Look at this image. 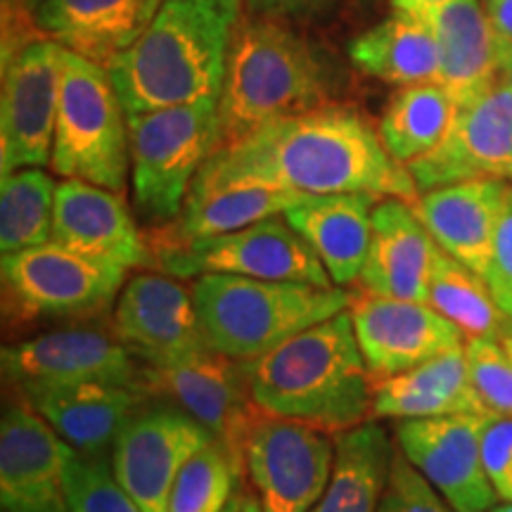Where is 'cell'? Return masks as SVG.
Instances as JSON below:
<instances>
[{
	"instance_id": "6da1fadb",
	"label": "cell",
	"mask_w": 512,
	"mask_h": 512,
	"mask_svg": "<svg viewBox=\"0 0 512 512\" xmlns=\"http://www.w3.org/2000/svg\"><path fill=\"white\" fill-rule=\"evenodd\" d=\"M228 188H268L309 197L373 192L408 202L420 195L408 166L389 155L373 121L342 102L275 119L211 152L190 195Z\"/></svg>"
},
{
	"instance_id": "7a4b0ae2",
	"label": "cell",
	"mask_w": 512,
	"mask_h": 512,
	"mask_svg": "<svg viewBox=\"0 0 512 512\" xmlns=\"http://www.w3.org/2000/svg\"><path fill=\"white\" fill-rule=\"evenodd\" d=\"M242 0H162L136 41L107 64L126 114L219 100Z\"/></svg>"
},
{
	"instance_id": "3957f363",
	"label": "cell",
	"mask_w": 512,
	"mask_h": 512,
	"mask_svg": "<svg viewBox=\"0 0 512 512\" xmlns=\"http://www.w3.org/2000/svg\"><path fill=\"white\" fill-rule=\"evenodd\" d=\"M264 413L306 422L328 434L373 420L375 380L358 347L349 309L311 325L242 363Z\"/></svg>"
},
{
	"instance_id": "277c9868",
	"label": "cell",
	"mask_w": 512,
	"mask_h": 512,
	"mask_svg": "<svg viewBox=\"0 0 512 512\" xmlns=\"http://www.w3.org/2000/svg\"><path fill=\"white\" fill-rule=\"evenodd\" d=\"M335 88V69L318 43L285 19L245 12L230 46L214 150L275 119L335 102Z\"/></svg>"
},
{
	"instance_id": "5b68a950",
	"label": "cell",
	"mask_w": 512,
	"mask_h": 512,
	"mask_svg": "<svg viewBox=\"0 0 512 512\" xmlns=\"http://www.w3.org/2000/svg\"><path fill=\"white\" fill-rule=\"evenodd\" d=\"M209 347L247 363L311 325L347 311L351 292L245 275L202 273L192 283Z\"/></svg>"
},
{
	"instance_id": "8992f818",
	"label": "cell",
	"mask_w": 512,
	"mask_h": 512,
	"mask_svg": "<svg viewBox=\"0 0 512 512\" xmlns=\"http://www.w3.org/2000/svg\"><path fill=\"white\" fill-rule=\"evenodd\" d=\"M50 169L119 195L131 176L128 114L107 67L64 48Z\"/></svg>"
},
{
	"instance_id": "52a82bcc",
	"label": "cell",
	"mask_w": 512,
	"mask_h": 512,
	"mask_svg": "<svg viewBox=\"0 0 512 512\" xmlns=\"http://www.w3.org/2000/svg\"><path fill=\"white\" fill-rule=\"evenodd\" d=\"M219 100L128 114L133 209L147 228L174 223L216 143Z\"/></svg>"
},
{
	"instance_id": "ba28073f",
	"label": "cell",
	"mask_w": 512,
	"mask_h": 512,
	"mask_svg": "<svg viewBox=\"0 0 512 512\" xmlns=\"http://www.w3.org/2000/svg\"><path fill=\"white\" fill-rule=\"evenodd\" d=\"M64 48L34 27L3 34L0 174L50 164Z\"/></svg>"
},
{
	"instance_id": "9c48e42d",
	"label": "cell",
	"mask_w": 512,
	"mask_h": 512,
	"mask_svg": "<svg viewBox=\"0 0 512 512\" xmlns=\"http://www.w3.org/2000/svg\"><path fill=\"white\" fill-rule=\"evenodd\" d=\"M245 477L264 512H311L328 489L335 434L259 411L242 444Z\"/></svg>"
},
{
	"instance_id": "30bf717a",
	"label": "cell",
	"mask_w": 512,
	"mask_h": 512,
	"mask_svg": "<svg viewBox=\"0 0 512 512\" xmlns=\"http://www.w3.org/2000/svg\"><path fill=\"white\" fill-rule=\"evenodd\" d=\"M0 271L5 297L27 318L102 316L126 285V268L88 259L53 240L3 254Z\"/></svg>"
},
{
	"instance_id": "8fae6325",
	"label": "cell",
	"mask_w": 512,
	"mask_h": 512,
	"mask_svg": "<svg viewBox=\"0 0 512 512\" xmlns=\"http://www.w3.org/2000/svg\"><path fill=\"white\" fill-rule=\"evenodd\" d=\"M157 268L171 275L228 273L259 280H283L335 287L323 261L285 216L252 223L235 233L214 235L174 247L152 249Z\"/></svg>"
},
{
	"instance_id": "7c38bea8",
	"label": "cell",
	"mask_w": 512,
	"mask_h": 512,
	"mask_svg": "<svg viewBox=\"0 0 512 512\" xmlns=\"http://www.w3.org/2000/svg\"><path fill=\"white\" fill-rule=\"evenodd\" d=\"M216 437L202 422L155 396L121 427L112 446V467L143 512H169L181 467Z\"/></svg>"
},
{
	"instance_id": "4fadbf2b",
	"label": "cell",
	"mask_w": 512,
	"mask_h": 512,
	"mask_svg": "<svg viewBox=\"0 0 512 512\" xmlns=\"http://www.w3.org/2000/svg\"><path fill=\"white\" fill-rule=\"evenodd\" d=\"M494 413L396 420V446L456 512H489L496 489L486 475L482 439Z\"/></svg>"
},
{
	"instance_id": "5bb4252c",
	"label": "cell",
	"mask_w": 512,
	"mask_h": 512,
	"mask_svg": "<svg viewBox=\"0 0 512 512\" xmlns=\"http://www.w3.org/2000/svg\"><path fill=\"white\" fill-rule=\"evenodd\" d=\"M0 363L12 387L102 382L147 392L145 363L131 354L114 328L79 325L43 332L5 347Z\"/></svg>"
},
{
	"instance_id": "9a60e30c",
	"label": "cell",
	"mask_w": 512,
	"mask_h": 512,
	"mask_svg": "<svg viewBox=\"0 0 512 512\" xmlns=\"http://www.w3.org/2000/svg\"><path fill=\"white\" fill-rule=\"evenodd\" d=\"M145 389L202 422L242 463V444L261 408L240 361L207 347L171 366H145Z\"/></svg>"
},
{
	"instance_id": "2e32d148",
	"label": "cell",
	"mask_w": 512,
	"mask_h": 512,
	"mask_svg": "<svg viewBox=\"0 0 512 512\" xmlns=\"http://www.w3.org/2000/svg\"><path fill=\"white\" fill-rule=\"evenodd\" d=\"M418 192L503 178L512 183V86L498 79L477 100L458 107L448 136L430 155L408 164Z\"/></svg>"
},
{
	"instance_id": "e0dca14e",
	"label": "cell",
	"mask_w": 512,
	"mask_h": 512,
	"mask_svg": "<svg viewBox=\"0 0 512 512\" xmlns=\"http://www.w3.org/2000/svg\"><path fill=\"white\" fill-rule=\"evenodd\" d=\"M349 313L373 380L401 375L446 351L465 347L463 330L422 302L351 290Z\"/></svg>"
},
{
	"instance_id": "ac0fdd59",
	"label": "cell",
	"mask_w": 512,
	"mask_h": 512,
	"mask_svg": "<svg viewBox=\"0 0 512 512\" xmlns=\"http://www.w3.org/2000/svg\"><path fill=\"white\" fill-rule=\"evenodd\" d=\"M112 328L147 368H162L207 349L195 297L181 280L138 273L114 304Z\"/></svg>"
},
{
	"instance_id": "d6986e66",
	"label": "cell",
	"mask_w": 512,
	"mask_h": 512,
	"mask_svg": "<svg viewBox=\"0 0 512 512\" xmlns=\"http://www.w3.org/2000/svg\"><path fill=\"white\" fill-rule=\"evenodd\" d=\"M74 448L19 396L0 420L3 512H69L64 475Z\"/></svg>"
},
{
	"instance_id": "ffe728a7",
	"label": "cell",
	"mask_w": 512,
	"mask_h": 512,
	"mask_svg": "<svg viewBox=\"0 0 512 512\" xmlns=\"http://www.w3.org/2000/svg\"><path fill=\"white\" fill-rule=\"evenodd\" d=\"M53 242L126 271L157 268L150 240L140 233L124 195L79 178L57 183Z\"/></svg>"
},
{
	"instance_id": "44dd1931",
	"label": "cell",
	"mask_w": 512,
	"mask_h": 512,
	"mask_svg": "<svg viewBox=\"0 0 512 512\" xmlns=\"http://www.w3.org/2000/svg\"><path fill=\"white\" fill-rule=\"evenodd\" d=\"M510 195V181L475 178L420 192L413 209L439 249L484 278Z\"/></svg>"
},
{
	"instance_id": "7402d4cb",
	"label": "cell",
	"mask_w": 512,
	"mask_h": 512,
	"mask_svg": "<svg viewBox=\"0 0 512 512\" xmlns=\"http://www.w3.org/2000/svg\"><path fill=\"white\" fill-rule=\"evenodd\" d=\"M74 451L105 456L121 427L155 396L121 384H24L15 387Z\"/></svg>"
},
{
	"instance_id": "603a6c76",
	"label": "cell",
	"mask_w": 512,
	"mask_h": 512,
	"mask_svg": "<svg viewBox=\"0 0 512 512\" xmlns=\"http://www.w3.org/2000/svg\"><path fill=\"white\" fill-rule=\"evenodd\" d=\"M437 242L413 202L382 197L373 211V238L358 287L380 297L427 304Z\"/></svg>"
},
{
	"instance_id": "cb8c5ba5",
	"label": "cell",
	"mask_w": 512,
	"mask_h": 512,
	"mask_svg": "<svg viewBox=\"0 0 512 512\" xmlns=\"http://www.w3.org/2000/svg\"><path fill=\"white\" fill-rule=\"evenodd\" d=\"M159 5L162 0H41L34 24L62 48L107 67L143 34Z\"/></svg>"
},
{
	"instance_id": "d4e9b609",
	"label": "cell",
	"mask_w": 512,
	"mask_h": 512,
	"mask_svg": "<svg viewBox=\"0 0 512 512\" xmlns=\"http://www.w3.org/2000/svg\"><path fill=\"white\" fill-rule=\"evenodd\" d=\"M373 192L313 195L285 211V219L309 242L337 287L356 285L373 238Z\"/></svg>"
},
{
	"instance_id": "484cf974",
	"label": "cell",
	"mask_w": 512,
	"mask_h": 512,
	"mask_svg": "<svg viewBox=\"0 0 512 512\" xmlns=\"http://www.w3.org/2000/svg\"><path fill=\"white\" fill-rule=\"evenodd\" d=\"M460 413H491L470 380L465 347L375 382L373 418L377 420H420Z\"/></svg>"
},
{
	"instance_id": "4316f807",
	"label": "cell",
	"mask_w": 512,
	"mask_h": 512,
	"mask_svg": "<svg viewBox=\"0 0 512 512\" xmlns=\"http://www.w3.org/2000/svg\"><path fill=\"white\" fill-rule=\"evenodd\" d=\"M425 19L437 34V83L446 88L458 107L477 100L501 79L482 0H448Z\"/></svg>"
},
{
	"instance_id": "83f0119b",
	"label": "cell",
	"mask_w": 512,
	"mask_h": 512,
	"mask_svg": "<svg viewBox=\"0 0 512 512\" xmlns=\"http://www.w3.org/2000/svg\"><path fill=\"white\" fill-rule=\"evenodd\" d=\"M349 60L358 72L389 86L437 81V34L425 17L394 10L349 43Z\"/></svg>"
},
{
	"instance_id": "f1b7e54d",
	"label": "cell",
	"mask_w": 512,
	"mask_h": 512,
	"mask_svg": "<svg viewBox=\"0 0 512 512\" xmlns=\"http://www.w3.org/2000/svg\"><path fill=\"white\" fill-rule=\"evenodd\" d=\"M396 441L373 418L335 434V465L328 489L311 512H377L387 486Z\"/></svg>"
},
{
	"instance_id": "f546056e",
	"label": "cell",
	"mask_w": 512,
	"mask_h": 512,
	"mask_svg": "<svg viewBox=\"0 0 512 512\" xmlns=\"http://www.w3.org/2000/svg\"><path fill=\"white\" fill-rule=\"evenodd\" d=\"M309 200V195L268 188H228L209 195H190L181 216L164 228L152 230V249L214 238L242 230L252 223L285 216V211Z\"/></svg>"
},
{
	"instance_id": "4dcf8cb0",
	"label": "cell",
	"mask_w": 512,
	"mask_h": 512,
	"mask_svg": "<svg viewBox=\"0 0 512 512\" xmlns=\"http://www.w3.org/2000/svg\"><path fill=\"white\" fill-rule=\"evenodd\" d=\"M456 114V100L441 83H413L392 95L377 131L389 155L408 166L441 145L456 121Z\"/></svg>"
},
{
	"instance_id": "1f68e13d",
	"label": "cell",
	"mask_w": 512,
	"mask_h": 512,
	"mask_svg": "<svg viewBox=\"0 0 512 512\" xmlns=\"http://www.w3.org/2000/svg\"><path fill=\"white\" fill-rule=\"evenodd\" d=\"M427 304L451 320L465 337L498 339L510 318L498 309L482 275L453 259L444 249L434 254Z\"/></svg>"
},
{
	"instance_id": "d6a6232c",
	"label": "cell",
	"mask_w": 512,
	"mask_h": 512,
	"mask_svg": "<svg viewBox=\"0 0 512 512\" xmlns=\"http://www.w3.org/2000/svg\"><path fill=\"white\" fill-rule=\"evenodd\" d=\"M57 183L38 166L0 178V252L46 245L53 240Z\"/></svg>"
},
{
	"instance_id": "836d02e7",
	"label": "cell",
	"mask_w": 512,
	"mask_h": 512,
	"mask_svg": "<svg viewBox=\"0 0 512 512\" xmlns=\"http://www.w3.org/2000/svg\"><path fill=\"white\" fill-rule=\"evenodd\" d=\"M245 477V465L219 439L192 456L178 472L169 512H223Z\"/></svg>"
},
{
	"instance_id": "e575fe53",
	"label": "cell",
	"mask_w": 512,
	"mask_h": 512,
	"mask_svg": "<svg viewBox=\"0 0 512 512\" xmlns=\"http://www.w3.org/2000/svg\"><path fill=\"white\" fill-rule=\"evenodd\" d=\"M69 512H143L114 475L112 460L74 451L64 475Z\"/></svg>"
},
{
	"instance_id": "d590c367",
	"label": "cell",
	"mask_w": 512,
	"mask_h": 512,
	"mask_svg": "<svg viewBox=\"0 0 512 512\" xmlns=\"http://www.w3.org/2000/svg\"><path fill=\"white\" fill-rule=\"evenodd\" d=\"M467 368L479 399L494 415L512 418V361L491 337L465 339Z\"/></svg>"
},
{
	"instance_id": "8d00e7d4",
	"label": "cell",
	"mask_w": 512,
	"mask_h": 512,
	"mask_svg": "<svg viewBox=\"0 0 512 512\" xmlns=\"http://www.w3.org/2000/svg\"><path fill=\"white\" fill-rule=\"evenodd\" d=\"M377 512H456L396 446Z\"/></svg>"
},
{
	"instance_id": "74e56055",
	"label": "cell",
	"mask_w": 512,
	"mask_h": 512,
	"mask_svg": "<svg viewBox=\"0 0 512 512\" xmlns=\"http://www.w3.org/2000/svg\"><path fill=\"white\" fill-rule=\"evenodd\" d=\"M482 456L498 498L512 503V418L496 415L489 422L482 439Z\"/></svg>"
},
{
	"instance_id": "f35d334b",
	"label": "cell",
	"mask_w": 512,
	"mask_h": 512,
	"mask_svg": "<svg viewBox=\"0 0 512 512\" xmlns=\"http://www.w3.org/2000/svg\"><path fill=\"white\" fill-rule=\"evenodd\" d=\"M484 280L498 309L512 318V195L503 209L501 223H498L494 252H491Z\"/></svg>"
},
{
	"instance_id": "ab89813d",
	"label": "cell",
	"mask_w": 512,
	"mask_h": 512,
	"mask_svg": "<svg viewBox=\"0 0 512 512\" xmlns=\"http://www.w3.org/2000/svg\"><path fill=\"white\" fill-rule=\"evenodd\" d=\"M247 15L273 17L294 22V19H320L339 8V0H242Z\"/></svg>"
},
{
	"instance_id": "60d3db41",
	"label": "cell",
	"mask_w": 512,
	"mask_h": 512,
	"mask_svg": "<svg viewBox=\"0 0 512 512\" xmlns=\"http://www.w3.org/2000/svg\"><path fill=\"white\" fill-rule=\"evenodd\" d=\"M501 74L512 67V0H484Z\"/></svg>"
},
{
	"instance_id": "b9f144b4",
	"label": "cell",
	"mask_w": 512,
	"mask_h": 512,
	"mask_svg": "<svg viewBox=\"0 0 512 512\" xmlns=\"http://www.w3.org/2000/svg\"><path fill=\"white\" fill-rule=\"evenodd\" d=\"M444 3H448V0H392L394 10L413 12V15H420V17H427L430 12L441 8Z\"/></svg>"
},
{
	"instance_id": "7bdbcfd3",
	"label": "cell",
	"mask_w": 512,
	"mask_h": 512,
	"mask_svg": "<svg viewBox=\"0 0 512 512\" xmlns=\"http://www.w3.org/2000/svg\"><path fill=\"white\" fill-rule=\"evenodd\" d=\"M498 342H501L503 351L508 354V358L512 361V318H510V323L505 325V330L501 332V337H498Z\"/></svg>"
},
{
	"instance_id": "ee69618b",
	"label": "cell",
	"mask_w": 512,
	"mask_h": 512,
	"mask_svg": "<svg viewBox=\"0 0 512 512\" xmlns=\"http://www.w3.org/2000/svg\"><path fill=\"white\" fill-rule=\"evenodd\" d=\"M240 512H264L261 510V503L256 496H249L245 491V498H242V510Z\"/></svg>"
},
{
	"instance_id": "f6af8a7d",
	"label": "cell",
	"mask_w": 512,
	"mask_h": 512,
	"mask_svg": "<svg viewBox=\"0 0 512 512\" xmlns=\"http://www.w3.org/2000/svg\"><path fill=\"white\" fill-rule=\"evenodd\" d=\"M5 3L17 5L19 10H24V12H29V15H34L38 5H41V0H5Z\"/></svg>"
},
{
	"instance_id": "bcb514c9",
	"label": "cell",
	"mask_w": 512,
	"mask_h": 512,
	"mask_svg": "<svg viewBox=\"0 0 512 512\" xmlns=\"http://www.w3.org/2000/svg\"><path fill=\"white\" fill-rule=\"evenodd\" d=\"M242 498H245V491H240V494L233 496V501L228 503V508L223 512H240L242 510Z\"/></svg>"
},
{
	"instance_id": "7dc6e473",
	"label": "cell",
	"mask_w": 512,
	"mask_h": 512,
	"mask_svg": "<svg viewBox=\"0 0 512 512\" xmlns=\"http://www.w3.org/2000/svg\"><path fill=\"white\" fill-rule=\"evenodd\" d=\"M489 512H512V503L505 501L503 505H494V508H491Z\"/></svg>"
},
{
	"instance_id": "c3c4849f",
	"label": "cell",
	"mask_w": 512,
	"mask_h": 512,
	"mask_svg": "<svg viewBox=\"0 0 512 512\" xmlns=\"http://www.w3.org/2000/svg\"><path fill=\"white\" fill-rule=\"evenodd\" d=\"M501 76H503V79H505V81H508V83H510V86H512V67H508V69H505V72H503Z\"/></svg>"
},
{
	"instance_id": "681fc988",
	"label": "cell",
	"mask_w": 512,
	"mask_h": 512,
	"mask_svg": "<svg viewBox=\"0 0 512 512\" xmlns=\"http://www.w3.org/2000/svg\"><path fill=\"white\" fill-rule=\"evenodd\" d=\"M354 3H358V5H373L375 0H354Z\"/></svg>"
}]
</instances>
